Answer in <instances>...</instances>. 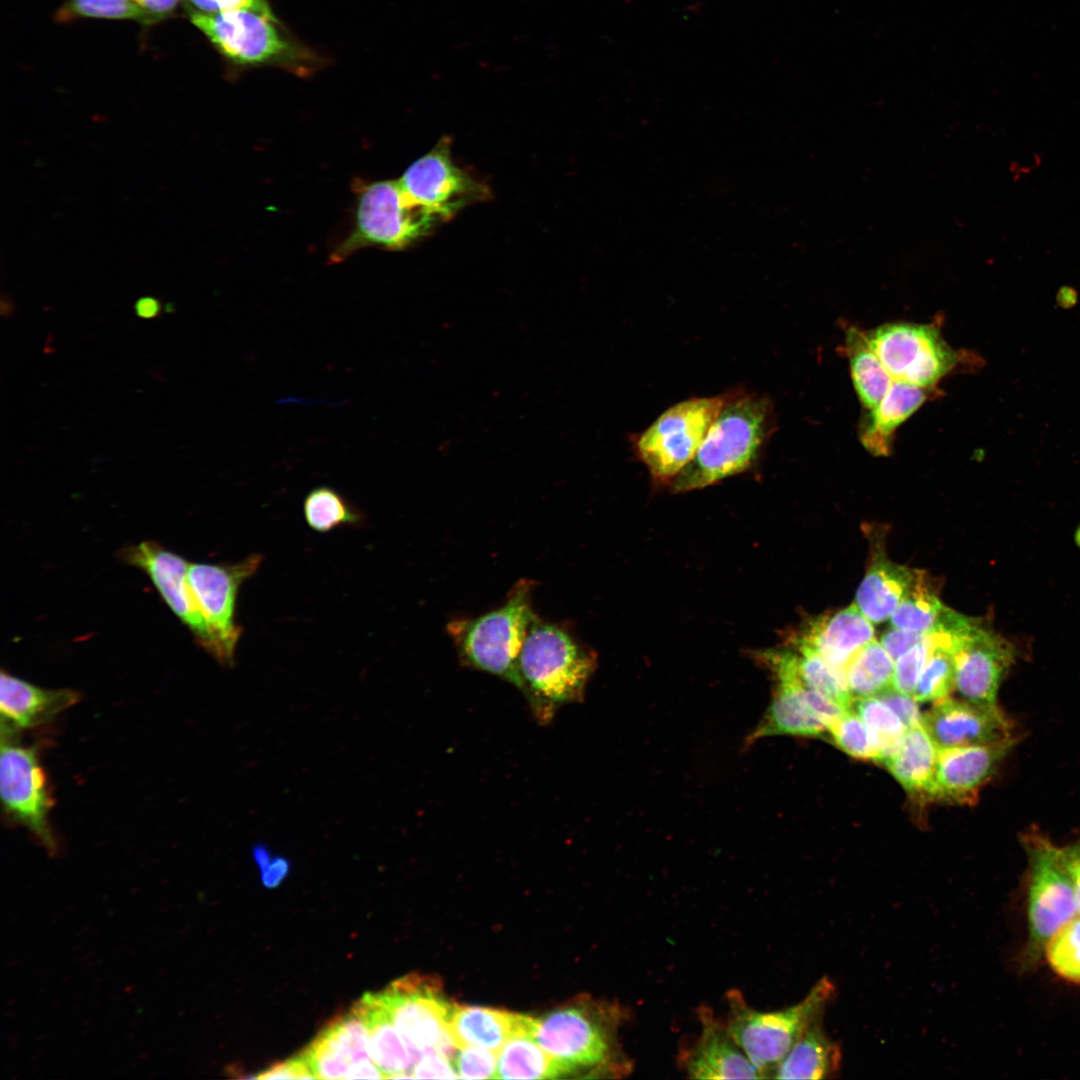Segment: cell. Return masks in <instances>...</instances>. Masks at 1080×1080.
<instances>
[{
    "label": "cell",
    "instance_id": "27",
    "mask_svg": "<svg viewBox=\"0 0 1080 1080\" xmlns=\"http://www.w3.org/2000/svg\"><path fill=\"white\" fill-rule=\"evenodd\" d=\"M939 748L922 724L906 729L897 751L882 764L914 797L929 800Z\"/></svg>",
    "mask_w": 1080,
    "mask_h": 1080
},
{
    "label": "cell",
    "instance_id": "22",
    "mask_svg": "<svg viewBox=\"0 0 1080 1080\" xmlns=\"http://www.w3.org/2000/svg\"><path fill=\"white\" fill-rule=\"evenodd\" d=\"M79 701L71 689H45L1 671V733L15 734L52 721Z\"/></svg>",
    "mask_w": 1080,
    "mask_h": 1080
},
{
    "label": "cell",
    "instance_id": "47",
    "mask_svg": "<svg viewBox=\"0 0 1080 1080\" xmlns=\"http://www.w3.org/2000/svg\"><path fill=\"white\" fill-rule=\"evenodd\" d=\"M258 1079H315L302 1054L275 1064L256 1076Z\"/></svg>",
    "mask_w": 1080,
    "mask_h": 1080
},
{
    "label": "cell",
    "instance_id": "49",
    "mask_svg": "<svg viewBox=\"0 0 1080 1080\" xmlns=\"http://www.w3.org/2000/svg\"><path fill=\"white\" fill-rule=\"evenodd\" d=\"M291 864L284 856H274L268 866L260 871L261 881L266 888H276L286 879Z\"/></svg>",
    "mask_w": 1080,
    "mask_h": 1080
},
{
    "label": "cell",
    "instance_id": "8",
    "mask_svg": "<svg viewBox=\"0 0 1080 1080\" xmlns=\"http://www.w3.org/2000/svg\"><path fill=\"white\" fill-rule=\"evenodd\" d=\"M356 192L354 226L332 252V262L343 261L366 247L389 250L407 248L442 223L413 204L398 180L360 183Z\"/></svg>",
    "mask_w": 1080,
    "mask_h": 1080
},
{
    "label": "cell",
    "instance_id": "40",
    "mask_svg": "<svg viewBox=\"0 0 1080 1080\" xmlns=\"http://www.w3.org/2000/svg\"><path fill=\"white\" fill-rule=\"evenodd\" d=\"M832 742L846 754L861 760L880 763V755L873 739L857 712L846 709L828 728Z\"/></svg>",
    "mask_w": 1080,
    "mask_h": 1080
},
{
    "label": "cell",
    "instance_id": "6",
    "mask_svg": "<svg viewBox=\"0 0 1080 1080\" xmlns=\"http://www.w3.org/2000/svg\"><path fill=\"white\" fill-rule=\"evenodd\" d=\"M834 985L821 978L797 1004L776 1011L763 1012L749 1006L738 990L727 992L726 1027L763 1078L771 1077L774 1068L789 1052L834 994Z\"/></svg>",
    "mask_w": 1080,
    "mask_h": 1080
},
{
    "label": "cell",
    "instance_id": "53",
    "mask_svg": "<svg viewBox=\"0 0 1080 1080\" xmlns=\"http://www.w3.org/2000/svg\"><path fill=\"white\" fill-rule=\"evenodd\" d=\"M251 854L260 871L264 870L274 858L271 849L265 843H256L252 847Z\"/></svg>",
    "mask_w": 1080,
    "mask_h": 1080
},
{
    "label": "cell",
    "instance_id": "29",
    "mask_svg": "<svg viewBox=\"0 0 1080 1080\" xmlns=\"http://www.w3.org/2000/svg\"><path fill=\"white\" fill-rule=\"evenodd\" d=\"M840 1063L839 1045L828 1038L816 1019L774 1068L771 1077L823 1079L837 1072Z\"/></svg>",
    "mask_w": 1080,
    "mask_h": 1080
},
{
    "label": "cell",
    "instance_id": "24",
    "mask_svg": "<svg viewBox=\"0 0 1080 1080\" xmlns=\"http://www.w3.org/2000/svg\"><path fill=\"white\" fill-rule=\"evenodd\" d=\"M533 1017L504 1010L452 1003L449 1029L456 1046H476L498 1052L513 1036H530Z\"/></svg>",
    "mask_w": 1080,
    "mask_h": 1080
},
{
    "label": "cell",
    "instance_id": "15",
    "mask_svg": "<svg viewBox=\"0 0 1080 1080\" xmlns=\"http://www.w3.org/2000/svg\"><path fill=\"white\" fill-rule=\"evenodd\" d=\"M398 181L413 204L441 222L471 204L486 200L490 193L486 185L456 166L447 142H440L413 162Z\"/></svg>",
    "mask_w": 1080,
    "mask_h": 1080
},
{
    "label": "cell",
    "instance_id": "37",
    "mask_svg": "<svg viewBox=\"0 0 1080 1080\" xmlns=\"http://www.w3.org/2000/svg\"><path fill=\"white\" fill-rule=\"evenodd\" d=\"M1043 960L1058 977L1080 985V913L1048 940Z\"/></svg>",
    "mask_w": 1080,
    "mask_h": 1080
},
{
    "label": "cell",
    "instance_id": "33",
    "mask_svg": "<svg viewBox=\"0 0 1080 1080\" xmlns=\"http://www.w3.org/2000/svg\"><path fill=\"white\" fill-rule=\"evenodd\" d=\"M944 607L927 573L914 569L910 586L892 613L890 623L892 627L927 633Z\"/></svg>",
    "mask_w": 1080,
    "mask_h": 1080
},
{
    "label": "cell",
    "instance_id": "41",
    "mask_svg": "<svg viewBox=\"0 0 1080 1080\" xmlns=\"http://www.w3.org/2000/svg\"><path fill=\"white\" fill-rule=\"evenodd\" d=\"M933 648V641L925 633L919 643L894 661V690L913 696L920 674Z\"/></svg>",
    "mask_w": 1080,
    "mask_h": 1080
},
{
    "label": "cell",
    "instance_id": "28",
    "mask_svg": "<svg viewBox=\"0 0 1080 1080\" xmlns=\"http://www.w3.org/2000/svg\"><path fill=\"white\" fill-rule=\"evenodd\" d=\"M913 574L914 569L878 555L857 589L854 604L872 623L886 621L905 596Z\"/></svg>",
    "mask_w": 1080,
    "mask_h": 1080
},
{
    "label": "cell",
    "instance_id": "14",
    "mask_svg": "<svg viewBox=\"0 0 1080 1080\" xmlns=\"http://www.w3.org/2000/svg\"><path fill=\"white\" fill-rule=\"evenodd\" d=\"M261 562L262 555L252 554L233 564L189 563L188 582L216 641L215 659L223 666L234 665L242 634L235 621L238 591Z\"/></svg>",
    "mask_w": 1080,
    "mask_h": 1080
},
{
    "label": "cell",
    "instance_id": "50",
    "mask_svg": "<svg viewBox=\"0 0 1080 1080\" xmlns=\"http://www.w3.org/2000/svg\"><path fill=\"white\" fill-rule=\"evenodd\" d=\"M156 22L173 15L184 0H134Z\"/></svg>",
    "mask_w": 1080,
    "mask_h": 1080
},
{
    "label": "cell",
    "instance_id": "52",
    "mask_svg": "<svg viewBox=\"0 0 1080 1080\" xmlns=\"http://www.w3.org/2000/svg\"><path fill=\"white\" fill-rule=\"evenodd\" d=\"M135 311L139 317L153 318L159 314L160 304L153 297H143L136 302Z\"/></svg>",
    "mask_w": 1080,
    "mask_h": 1080
},
{
    "label": "cell",
    "instance_id": "1",
    "mask_svg": "<svg viewBox=\"0 0 1080 1080\" xmlns=\"http://www.w3.org/2000/svg\"><path fill=\"white\" fill-rule=\"evenodd\" d=\"M773 430L768 397L737 389L727 392L694 458L672 480V490L701 489L744 472L758 459Z\"/></svg>",
    "mask_w": 1080,
    "mask_h": 1080
},
{
    "label": "cell",
    "instance_id": "38",
    "mask_svg": "<svg viewBox=\"0 0 1080 1080\" xmlns=\"http://www.w3.org/2000/svg\"><path fill=\"white\" fill-rule=\"evenodd\" d=\"M956 659L954 651L934 646L920 674L913 698L918 703L937 702L955 690Z\"/></svg>",
    "mask_w": 1080,
    "mask_h": 1080
},
{
    "label": "cell",
    "instance_id": "51",
    "mask_svg": "<svg viewBox=\"0 0 1080 1080\" xmlns=\"http://www.w3.org/2000/svg\"><path fill=\"white\" fill-rule=\"evenodd\" d=\"M1055 301L1057 306L1061 309H1072L1079 301L1078 291L1069 285L1061 286L1055 295Z\"/></svg>",
    "mask_w": 1080,
    "mask_h": 1080
},
{
    "label": "cell",
    "instance_id": "43",
    "mask_svg": "<svg viewBox=\"0 0 1080 1080\" xmlns=\"http://www.w3.org/2000/svg\"><path fill=\"white\" fill-rule=\"evenodd\" d=\"M188 14H218L233 10H251L274 16L266 0H184Z\"/></svg>",
    "mask_w": 1080,
    "mask_h": 1080
},
{
    "label": "cell",
    "instance_id": "18",
    "mask_svg": "<svg viewBox=\"0 0 1080 1080\" xmlns=\"http://www.w3.org/2000/svg\"><path fill=\"white\" fill-rule=\"evenodd\" d=\"M315 1079H381L368 1031L361 1018L350 1013L329 1023L301 1053Z\"/></svg>",
    "mask_w": 1080,
    "mask_h": 1080
},
{
    "label": "cell",
    "instance_id": "13",
    "mask_svg": "<svg viewBox=\"0 0 1080 1080\" xmlns=\"http://www.w3.org/2000/svg\"><path fill=\"white\" fill-rule=\"evenodd\" d=\"M379 995L392 1023L417 1059L427 1052L452 1058L457 1049L448 1023L452 1003L443 997L437 980L405 976Z\"/></svg>",
    "mask_w": 1080,
    "mask_h": 1080
},
{
    "label": "cell",
    "instance_id": "5",
    "mask_svg": "<svg viewBox=\"0 0 1080 1080\" xmlns=\"http://www.w3.org/2000/svg\"><path fill=\"white\" fill-rule=\"evenodd\" d=\"M1021 842L1027 858L1024 883L1027 938L1019 963L1022 970L1029 971L1043 960L1048 940L1080 912L1059 846L1036 831L1024 833Z\"/></svg>",
    "mask_w": 1080,
    "mask_h": 1080
},
{
    "label": "cell",
    "instance_id": "25",
    "mask_svg": "<svg viewBox=\"0 0 1080 1080\" xmlns=\"http://www.w3.org/2000/svg\"><path fill=\"white\" fill-rule=\"evenodd\" d=\"M934 390L893 381L878 403L868 410L858 427V438L873 456H888L897 428L912 416Z\"/></svg>",
    "mask_w": 1080,
    "mask_h": 1080
},
{
    "label": "cell",
    "instance_id": "2",
    "mask_svg": "<svg viewBox=\"0 0 1080 1080\" xmlns=\"http://www.w3.org/2000/svg\"><path fill=\"white\" fill-rule=\"evenodd\" d=\"M595 666V656L565 626L536 615L518 659L519 690L536 720L547 724L560 707L581 702Z\"/></svg>",
    "mask_w": 1080,
    "mask_h": 1080
},
{
    "label": "cell",
    "instance_id": "48",
    "mask_svg": "<svg viewBox=\"0 0 1080 1080\" xmlns=\"http://www.w3.org/2000/svg\"><path fill=\"white\" fill-rule=\"evenodd\" d=\"M1062 864L1072 882L1080 912V838L1060 847Z\"/></svg>",
    "mask_w": 1080,
    "mask_h": 1080
},
{
    "label": "cell",
    "instance_id": "44",
    "mask_svg": "<svg viewBox=\"0 0 1080 1080\" xmlns=\"http://www.w3.org/2000/svg\"><path fill=\"white\" fill-rule=\"evenodd\" d=\"M412 1078L455 1079L458 1075L450 1058L438 1052H427L415 1062Z\"/></svg>",
    "mask_w": 1080,
    "mask_h": 1080
},
{
    "label": "cell",
    "instance_id": "3",
    "mask_svg": "<svg viewBox=\"0 0 1080 1080\" xmlns=\"http://www.w3.org/2000/svg\"><path fill=\"white\" fill-rule=\"evenodd\" d=\"M621 1008L585 1000L532 1020L530 1037L568 1072L622 1077L632 1064L616 1038Z\"/></svg>",
    "mask_w": 1080,
    "mask_h": 1080
},
{
    "label": "cell",
    "instance_id": "7",
    "mask_svg": "<svg viewBox=\"0 0 1080 1080\" xmlns=\"http://www.w3.org/2000/svg\"><path fill=\"white\" fill-rule=\"evenodd\" d=\"M865 333L895 381L935 390L951 372H977L985 365L979 353L952 348L933 324L890 322Z\"/></svg>",
    "mask_w": 1080,
    "mask_h": 1080
},
{
    "label": "cell",
    "instance_id": "20",
    "mask_svg": "<svg viewBox=\"0 0 1080 1080\" xmlns=\"http://www.w3.org/2000/svg\"><path fill=\"white\" fill-rule=\"evenodd\" d=\"M922 726L939 749L982 745L1015 737L1011 720L996 705L945 698L922 714Z\"/></svg>",
    "mask_w": 1080,
    "mask_h": 1080
},
{
    "label": "cell",
    "instance_id": "19",
    "mask_svg": "<svg viewBox=\"0 0 1080 1080\" xmlns=\"http://www.w3.org/2000/svg\"><path fill=\"white\" fill-rule=\"evenodd\" d=\"M1017 736L982 745L939 749L929 800L972 805L1017 744Z\"/></svg>",
    "mask_w": 1080,
    "mask_h": 1080
},
{
    "label": "cell",
    "instance_id": "35",
    "mask_svg": "<svg viewBox=\"0 0 1080 1080\" xmlns=\"http://www.w3.org/2000/svg\"><path fill=\"white\" fill-rule=\"evenodd\" d=\"M852 708L866 725L880 755V763L899 748L906 727L896 713L876 696L854 699Z\"/></svg>",
    "mask_w": 1080,
    "mask_h": 1080
},
{
    "label": "cell",
    "instance_id": "21",
    "mask_svg": "<svg viewBox=\"0 0 1080 1080\" xmlns=\"http://www.w3.org/2000/svg\"><path fill=\"white\" fill-rule=\"evenodd\" d=\"M701 1032L683 1056V1067L692 1079H762L758 1068L730 1035L726 1024L707 1007L699 1009Z\"/></svg>",
    "mask_w": 1080,
    "mask_h": 1080
},
{
    "label": "cell",
    "instance_id": "30",
    "mask_svg": "<svg viewBox=\"0 0 1080 1080\" xmlns=\"http://www.w3.org/2000/svg\"><path fill=\"white\" fill-rule=\"evenodd\" d=\"M844 350L858 399L866 411L871 410L883 399L894 380L871 347L864 330L850 327Z\"/></svg>",
    "mask_w": 1080,
    "mask_h": 1080
},
{
    "label": "cell",
    "instance_id": "11",
    "mask_svg": "<svg viewBox=\"0 0 1080 1080\" xmlns=\"http://www.w3.org/2000/svg\"><path fill=\"white\" fill-rule=\"evenodd\" d=\"M727 392L693 397L667 408L634 440V450L654 479L672 480L689 464L720 412Z\"/></svg>",
    "mask_w": 1080,
    "mask_h": 1080
},
{
    "label": "cell",
    "instance_id": "46",
    "mask_svg": "<svg viewBox=\"0 0 1080 1080\" xmlns=\"http://www.w3.org/2000/svg\"><path fill=\"white\" fill-rule=\"evenodd\" d=\"M925 633L892 627L881 636L880 643L895 661L919 643Z\"/></svg>",
    "mask_w": 1080,
    "mask_h": 1080
},
{
    "label": "cell",
    "instance_id": "16",
    "mask_svg": "<svg viewBox=\"0 0 1080 1080\" xmlns=\"http://www.w3.org/2000/svg\"><path fill=\"white\" fill-rule=\"evenodd\" d=\"M121 558L141 569L198 644L214 658L217 645L187 578L189 562L154 541H143L121 551Z\"/></svg>",
    "mask_w": 1080,
    "mask_h": 1080
},
{
    "label": "cell",
    "instance_id": "9",
    "mask_svg": "<svg viewBox=\"0 0 1080 1080\" xmlns=\"http://www.w3.org/2000/svg\"><path fill=\"white\" fill-rule=\"evenodd\" d=\"M189 16L217 51L236 65H278L296 72L313 66L311 55L280 31L275 16L251 10Z\"/></svg>",
    "mask_w": 1080,
    "mask_h": 1080
},
{
    "label": "cell",
    "instance_id": "42",
    "mask_svg": "<svg viewBox=\"0 0 1080 1080\" xmlns=\"http://www.w3.org/2000/svg\"><path fill=\"white\" fill-rule=\"evenodd\" d=\"M451 1061L458 1078H496L497 1054L492 1050L469 1045L458 1046Z\"/></svg>",
    "mask_w": 1080,
    "mask_h": 1080
},
{
    "label": "cell",
    "instance_id": "17",
    "mask_svg": "<svg viewBox=\"0 0 1080 1080\" xmlns=\"http://www.w3.org/2000/svg\"><path fill=\"white\" fill-rule=\"evenodd\" d=\"M955 690L961 699L996 705L1001 682L1016 659L1015 647L977 620L956 651Z\"/></svg>",
    "mask_w": 1080,
    "mask_h": 1080
},
{
    "label": "cell",
    "instance_id": "4",
    "mask_svg": "<svg viewBox=\"0 0 1080 1080\" xmlns=\"http://www.w3.org/2000/svg\"><path fill=\"white\" fill-rule=\"evenodd\" d=\"M535 583L520 579L506 601L477 617L456 618L447 624L461 663L497 676L520 688L518 659L529 627L536 617L532 598Z\"/></svg>",
    "mask_w": 1080,
    "mask_h": 1080
},
{
    "label": "cell",
    "instance_id": "32",
    "mask_svg": "<svg viewBox=\"0 0 1080 1080\" xmlns=\"http://www.w3.org/2000/svg\"><path fill=\"white\" fill-rule=\"evenodd\" d=\"M844 672L854 699L878 696L893 689L894 660L875 639L853 656Z\"/></svg>",
    "mask_w": 1080,
    "mask_h": 1080
},
{
    "label": "cell",
    "instance_id": "12",
    "mask_svg": "<svg viewBox=\"0 0 1080 1080\" xmlns=\"http://www.w3.org/2000/svg\"><path fill=\"white\" fill-rule=\"evenodd\" d=\"M0 789L7 817L27 828L51 856L57 855L49 821L54 800L37 745L21 744L15 734L1 733Z\"/></svg>",
    "mask_w": 1080,
    "mask_h": 1080
},
{
    "label": "cell",
    "instance_id": "10",
    "mask_svg": "<svg viewBox=\"0 0 1080 1080\" xmlns=\"http://www.w3.org/2000/svg\"><path fill=\"white\" fill-rule=\"evenodd\" d=\"M760 659L774 676L775 691L762 720L747 737L750 745L764 737H820L846 709L810 689L801 680L791 650H768Z\"/></svg>",
    "mask_w": 1080,
    "mask_h": 1080
},
{
    "label": "cell",
    "instance_id": "39",
    "mask_svg": "<svg viewBox=\"0 0 1080 1080\" xmlns=\"http://www.w3.org/2000/svg\"><path fill=\"white\" fill-rule=\"evenodd\" d=\"M82 17L131 19L143 24L156 22L134 0H66L56 13L60 22Z\"/></svg>",
    "mask_w": 1080,
    "mask_h": 1080
},
{
    "label": "cell",
    "instance_id": "23",
    "mask_svg": "<svg viewBox=\"0 0 1080 1080\" xmlns=\"http://www.w3.org/2000/svg\"><path fill=\"white\" fill-rule=\"evenodd\" d=\"M874 639L872 622L853 603L833 614L812 619L795 641L844 669L853 656Z\"/></svg>",
    "mask_w": 1080,
    "mask_h": 1080
},
{
    "label": "cell",
    "instance_id": "45",
    "mask_svg": "<svg viewBox=\"0 0 1080 1080\" xmlns=\"http://www.w3.org/2000/svg\"><path fill=\"white\" fill-rule=\"evenodd\" d=\"M876 697L880 698L896 713L906 729L921 724L922 713L919 710L918 702L913 696L890 689Z\"/></svg>",
    "mask_w": 1080,
    "mask_h": 1080
},
{
    "label": "cell",
    "instance_id": "36",
    "mask_svg": "<svg viewBox=\"0 0 1080 1080\" xmlns=\"http://www.w3.org/2000/svg\"><path fill=\"white\" fill-rule=\"evenodd\" d=\"M303 511L308 526L320 533L343 525H360L364 520L360 511L328 486L312 489L304 499Z\"/></svg>",
    "mask_w": 1080,
    "mask_h": 1080
},
{
    "label": "cell",
    "instance_id": "34",
    "mask_svg": "<svg viewBox=\"0 0 1080 1080\" xmlns=\"http://www.w3.org/2000/svg\"><path fill=\"white\" fill-rule=\"evenodd\" d=\"M794 652L799 676L807 687L845 708L852 707L854 698L843 668L833 665L810 647L795 640Z\"/></svg>",
    "mask_w": 1080,
    "mask_h": 1080
},
{
    "label": "cell",
    "instance_id": "26",
    "mask_svg": "<svg viewBox=\"0 0 1080 1080\" xmlns=\"http://www.w3.org/2000/svg\"><path fill=\"white\" fill-rule=\"evenodd\" d=\"M352 1010L364 1022L370 1053L384 1078H412L417 1056L408 1047L378 993H366Z\"/></svg>",
    "mask_w": 1080,
    "mask_h": 1080
},
{
    "label": "cell",
    "instance_id": "31",
    "mask_svg": "<svg viewBox=\"0 0 1080 1080\" xmlns=\"http://www.w3.org/2000/svg\"><path fill=\"white\" fill-rule=\"evenodd\" d=\"M567 1074L526 1034L511 1037L497 1052V1079H551Z\"/></svg>",
    "mask_w": 1080,
    "mask_h": 1080
}]
</instances>
